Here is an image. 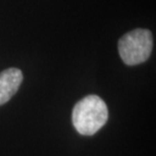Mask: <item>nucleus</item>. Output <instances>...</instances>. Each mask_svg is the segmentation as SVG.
Segmentation results:
<instances>
[{"instance_id": "f257e3e1", "label": "nucleus", "mask_w": 156, "mask_h": 156, "mask_svg": "<svg viewBox=\"0 0 156 156\" xmlns=\"http://www.w3.org/2000/svg\"><path fill=\"white\" fill-rule=\"evenodd\" d=\"M108 111L105 102L98 95H87L75 105L72 112L74 128L81 135L91 136L104 127Z\"/></svg>"}, {"instance_id": "f03ea898", "label": "nucleus", "mask_w": 156, "mask_h": 156, "mask_svg": "<svg viewBox=\"0 0 156 156\" xmlns=\"http://www.w3.org/2000/svg\"><path fill=\"white\" fill-rule=\"evenodd\" d=\"M153 47L150 30L136 29L125 34L119 41V54L126 65L133 66L147 61Z\"/></svg>"}, {"instance_id": "7ed1b4c3", "label": "nucleus", "mask_w": 156, "mask_h": 156, "mask_svg": "<svg viewBox=\"0 0 156 156\" xmlns=\"http://www.w3.org/2000/svg\"><path fill=\"white\" fill-rule=\"evenodd\" d=\"M23 72L17 68H8L0 72V105L13 96L23 82Z\"/></svg>"}]
</instances>
